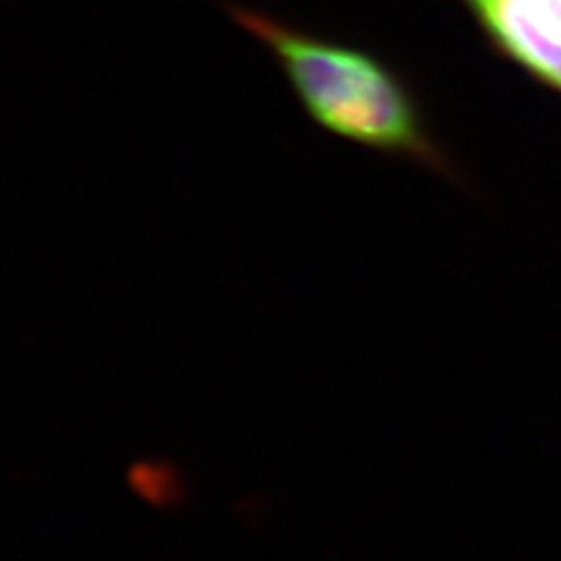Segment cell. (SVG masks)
<instances>
[{"mask_svg":"<svg viewBox=\"0 0 561 561\" xmlns=\"http://www.w3.org/2000/svg\"><path fill=\"white\" fill-rule=\"evenodd\" d=\"M225 8L234 24L272 51L305 113L323 131L461 183L459 167L437 144L410 82L393 66L265 10Z\"/></svg>","mask_w":561,"mask_h":561,"instance_id":"cell-1","label":"cell"},{"mask_svg":"<svg viewBox=\"0 0 561 561\" xmlns=\"http://www.w3.org/2000/svg\"><path fill=\"white\" fill-rule=\"evenodd\" d=\"M499 57L561 96V0H456Z\"/></svg>","mask_w":561,"mask_h":561,"instance_id":"cell-2","label":"cell"}]
</instances>
